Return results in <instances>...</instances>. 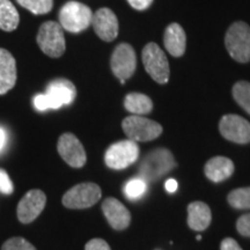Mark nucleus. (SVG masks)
Masks as SVG:
<instances>
[{
  "label": "nucleus",
  "instance_id": "obj_1",
  "mask_svg": "<svg viewBox=\"0 0 250 250\" xmlns=\"http://www.w3.org/2000/svg\"><path fill=\"white\" fill-rule=\"evenodd\" d=\"M176 167L174 155L167 148H155L145 155L139 165V176L146 182H154Z\"/></svg>",
  "mask_w": 250,
  "mask_h": 250
},
{
  "label": "nucleus",
  "instance_id": "obj_2",
  "mask_svg": "<svg viewBox=\"0 0 250 250\" xmlns=\"http://www.w3.org/2000/svg\"><path fill=\"white\" fill-rule=\"evenodd\" d=\"M225 45L228 54L239 62H250V27L245 22H235L228 28Z\"/></svg>",
  "mask_w": 250,
  "mask_h": 250
},
{
  "label": "nucleus",
  "instance_id": "obj_3",
  "mask_svg": "<svg viewBox=\"0 0 250 250\" xmlns=\"http://www.w3.org/2000/svg\"><path fill=\"white\" fill-rule=\"evenodd\" d=\"M93 20V12L88 6L78 1H68L59 12V24L70 33L86 30Z\"/></svg>",
  "mask_w": 250,
  "mask_h": 250
},
{
  "label": "nucleus",
  "instance_id": "obj_4",
  "mask_svg": "<svg viewBox=\"0 0 250 250\" xmlns=\"http://www.w3.org/2000/svg\"><path fill=\"white\" fill-rule=\"evenodd\" d=\"M36 41L41 50L51 58L61 57L66 49L64 29L55 21H46L40 27Z\"/></svg>",
  "mask_w": 250,
  "mask_h": 250
},
{
  "label": "nucleus",
  "instance_id": "obj_5",
  "mask_svg": "<svg viewBox=\"0 0 250 250\" xmlns=\"http://www.w3.org/2000/svg\"><path fill=\"white\" fill-rule=\"evenodd\" d=\"M143 62L145 70L153 80L165 85L170 76L169 62L165 52L155 43H148L143 50Z\"/></svg>",
  "mask_w": 250,
  "mask_h": 250
},
{
  "label": "nucleus",
  "instance_id": "obj_6",
  "mask_svg": "<svg viewBox=\"0 0 250 250\" xmlns=\"http://www.w3.org/2000/svg\"><path fill=\"white\" fill-rule=\"evenodd\" d=\"M102 192L98 184L80 183L71 188L62 196V205L72 210L88 208L101 199Z\"/></svg>",
  "mask_w": 250,
  "mask_h": 250
},
{
  "label": "nucleus",
  "instance_id": "obj_7",
  "mask_svg": "<svg viewBox=\"0 0 250 250\" xmlns=\"http://www.w3.org/2000/svg\"><path fill=\"white\" fill-rule=\"evenodd\" d=\"M124 133L133 142H149L162 133V126L158 122L138 115L126 117L122 123Z\"/></svg>",
  "mask_w": 250,
  "mask_h": 250
},
{
  "label": "nucleus",
  "instance_id": "obj_8",
  "mask_svg": "<svg viewBox=\"0 0 250 250\" xmlns=\"http://www.w3.org/2000/svg\"><path fill=\"white\" fill-rule=\"evenodd\" d=\"M139 147L133 140H122L107 149L104 155L105 165L111 169H125L137 161Z\"/></svg>",
  "mask_w": 250,
  "mask_h": 250
},
{
  "label": "nucleus",
  "instance_id": "obj_9",
  "mask_svg": "<svg viewBox=\"0 0 250 250\" xmlns=\"http://www.w3.org/2000/svg\"><path fill=\"white\" fill-rule=\"evenodd\" d=\"M137 65L136 52L132 46L127 43L117 45L111 55L110 66L112 73L121 80V83H125L134 73Z\"/></svg>",
  "mask_w": 250,
  "mask_h": 250
},
{
  "label": "nucleus",
  "instance_id": "obj_10",
  "mask_svg": "<svg viewBox=\"0 0 250 250\" xmlns=\"http://www.w3.org/2000/svg\"><path fill=\"white\" fill-rule=\"evenodd\" d=\"M57 149L59 155L68 166L73 168L83 167L87 161V155L83 144L72 133L62 134L58 140Z\"/></svg>",
  "mask_w": 250,
  "mask_h": 250
},
{
  "label": "nucleus",
  "instance_id": "obj_11",
  "mask_svg": "<svg viewBox=\"0 0 250 250\" xmlns=\"http://www.w3.org/2000/svg\"><path fill=\"white\" fill-rule=\"evenodd\" d=\"M46 204V196L42 190L34 189L28 191L18 204L17 215L20 223H33L44 210Z\"/></svg>",
  "mask_w": 250,
  "mask_h": 250
},
{
  "label": "nucleus",
  "instance_id": "obj_12",
  "mask_svg": "<svg viewBox=\"0 0 250 250\" xmlns=\"http://www.w3.org/2000/svg\"><path fill=\"white\" fill-rule=\"evenodd\" d=\"M221 136L236 144L250 143V123L237 115H226L219 124Z\"/></svg>",
  "mask_w": 250,
  "mask_h": 250
},
{
  "label": "nucleus",
  "instance_id": "obj_13",
  "mask_svg": "<svg viewBox=\"0 0 250 250\" xmlns=\"http://www.w3.org/2000/svg\"><path fill=\"white\" fill-rule=\"evenodd\" d=\"M51 109H59L71 104L77 96L76 86L67 79H56L49 83L45 90Z\"/></svg>",
  "mask_w": 250,
  "mask_h": 250
},
{
  "label": "nucleus",
  "instance_id": "obj_14",
  "mask_svg": "<svg viewBox=\"0 0 250 250\" xmlns=\"http://www.w3.org/2000/svg\"><path fill=\"white\" fill-rule=\"evenodd\" d=\"M92 24L96 35L104 42H111L118 35V20L111 9L100 8L93 14Z\"/></svg>",
  "mask_w": 250,
  "mask_h": 250
},
{
  "label": "nucleus",
  "instance_id": "obj_15",
  "mask_svg": "<svg viewBox=\"0 0 250 250\" xmlns=\"http://www.w3.org/2000/svg\"><path fill=\"white\" fill-rule=\"evenodd\" d=\"M102 211L110 226L116 230H123L129 227L131 214L129 210L116 198H107L102 204Z\"/></svg>",
  "mask_w": 250,
  "mask_h": 250
},
{
  "label": "nucleus",
  "instance_id": "obj_16",
  "mask_svg": "<svg viewBox=\"0 0 250 250\" xmlns=\"http://www.w3.org/2000/svg\"><path fill=\"white\" fill-rule=\"evenodd\" d=\"M17 73V62L13 55L0 48V95H4L15 86Z\"/></svg>",
  "mask_w": 250,
  "mask_h": 250
},
{
  "label": "nucleus",
  "instance_id": "obj_17",
  "mask_svg": "<svg viewBox=\"0 0 250 250\" xmlns=\"http://www.w3.org/2000/svg\"><path fill=\"white\" fill-rule=\"evenodd\" d=\"M165 48L173 57H181L187 48V36L179 23H171L167 27L164 36Z\"/></svg>",
  "mask_w": 250,
  "mask_h": 250
},
{
  "label": "nucleus",
  "instance_id": "obj_18",
  "mask_svg": "<svg viewBox=\"0 0 250 250\" xmlns=\"http://www.w3.org/2000/svg\"><path fill=\"white\" fill-rule=\"evenodd\" d=\"M205 175L212 182H223L234 173V164L225 156H214L206 162Z\"/></svg>",
  "mask_w": 250,
  "mask_h": 250
},
{
  "label": "nucleus",
  "instance_id": "obj_19",
  "mask_svg": "<svg viewBox=\"0 0 250 250\" xmlns=\"http://www.w3.org/2000/svg\"><path fill=\"white\" fill-rule=\"evenodd\" d=\"M211 210L205 203L193 202L188 206V225L197 232H202L210 226L211 224Z\"/></svg>",
  "mask_w": 250,
  "mask_h": 250
},
{
  "label": "nucleus",
  "instance_id": "obj_20",
  "mask_svg": "<svg viewBox=\"0 0 250 250\" xmlns=\"http://www.w3.org/2000/svg\"><path fill=\"white\" fill-rule=\"evenodd\" d=\"M124 107L131 114L142 116L152 111L153 102L145 94L130 93L125 96Z\"/></svg>",
  "mask_w": 250,
  "mask_h": 250
},
{
  "label": "nucleus",
  "instance_id": "obj_21",
  "mask_svg": "<svg viewBox=\"0 0 250 250\" xmlns=\"http://www.w3.org/2000/svg\"><path fill=\"white\" fill-rule=\"evenodd\" d=\"M20 22L19 12L9 0H0V29L13 31Z\"/></svg>",
  "mask_w": 250,
  "mask_h": 250
},
{
  "label": "nucleus",
  "instance_id": "obj_22",
  "mask_svg": "<svg viewBox=\"0 0 250 250\" xmlns=\"http://www.w3.org/2000/svg\"><path fill=\"white\" fill-rule=\"evenodd\" d=\"M233 98L250 115V83L239 81L233 87Z\"/></svg>",
  "mask_w": 250,
  "mask_h": 250
},
{
  "label": "nucleus",
  "instance_id": "obj_23",
  "mask_svg": "<svg viewBox=\"0 0 250 250\" xmlns=\"http://www.w3.org/2000/svg\"><path fill=\"white\" fill-rule=\"evenodd\" d=\"M228 203L235 208L246 210L250 208V187L233 190L228 195Z\"/></svg>",
  "mask_w": 250,
  "mask_h": 250
},
{
  "label": "nucleus",
  "instance_id": "obj_24",
  "mask_svg": "<svg viewBox=\"0 0 250 250\" xmlns=\"http://www.w3.org/2000/svg\"><path fill=\"white\" fill-rule=\"evenodd\" d=\"M146 190H147V184H146V181L140 176L131 179L124 187L125 196H126V198L131 199V201L143 197L145 195Z\"/></svg>",
  "mask_w": 250,
  "mask_h": 250
},
{
  "label": "nucleus",
  "instance_id": "obj_25",
  "mask_svg": "<svg viewBox=\"0 0 250 250\" xmlns=\"http://www.w3.org/2000/svg\"><path fill=\"white\" fill-rule=\"evenodd\" d=\"M17 1L19 5L36 15L49 13L54 6V0H17Z\"/></svg>",
  "mask_w": 250,
  "mask_h": 250
},
{
  "label": "nucleus",
  "instance_id": "obj_26",
  "mask_svg": "<svg viewBox=\"0 0 250 250\" xmlns=\"http://www.w3.org/2000/svg\"><path fill=\"white\" fill-rule=\"evenodd\" d=\"M1 250H36V248L23 237H12L2 245Z\"/></svg>",
  "mask_w": 250,
  "mask_h": 250
},
{
  "label": "nucleus",
  "instance_id": "obj_27",
  "mask_svg": "<svg viewBox=\"0 0 250 250\" xmlns=\"http://www.w3.org/2000/svg\"><path fill=\"white\" fill-rule=\"evenodd\" d=\"M14 188L8 174L4 169H0V192L4 195H11L13 192Z\"/></svg>",
  "mask_w": 250,
  "mask_h": 250
},
{
  "label": "nucleus",
  "instance_id": "obj_28",
  "mask_svg": "<svg viewBox=\"0 0 250 250\" xmlns=\"http://www.w3.org/2000/svg\"><path fill=\"white\" fill-rule=\"evenodd\" d=\"M237 232L241 235L250 237V213L242 215L236 223Z\"/></svg>",
  "mask_w": 250,
  "mask_h": 250
},
{
  "label": "nucleus",
  "instance_id": "obj_29",
  "mask_svg": "<svg viewBox=\"0 0 250 250\" xmlns=\"http://www.w3.org/2000/svg\"><path fill=\"white\" fill-rule=\"evenodd\" d=\"M34 105L39 111H45L51 109V105H50V101L46 96V94H39L34 98Z\"/></svg>",
  "mask_w": 250,
  "mask_h": 250
},
{
  "label": "nucleus",
  "instance_id": "obj_30",
  "mask_svg": "<svg viewBox=\"0 0 250 250\" xmlns=\"http://www.w3.org/2000/svg\"><path fill=\"white\" fill-rule=\"evenodd\" d=\"M85 250H111V249L104 240L93 239L87 242V245L85 246Z\"/></svg>",
  "mask_w": 250,
  "mask_h": 250
},
{
  "label": "nucleus",
  "instance_id": "obj_31",
  "mask_svg": "<svg viewBox=\"0 0 250 250\" xmlns=\"http://www.w3.org/2000/svg\"><path fill=\"white\" fill-rule=\"evenodd\" d=\"M221 250H242L241 247L239 246L234 239H230V237H227V239H224L223 242H221Z\"/></svg>",
  "mask_w": 250,
  "mask_h": 250
},
{
  "label": "nucleus",
  "instance_id": "obj_32",
  "mask_svg": "<svg viewBox=\"0 0 250 250\" xmlns=\"http://www.w3.org/2000/svg\"><path fill=\"white\" fill-rule=\"evenodd\" d=\"M127 2L132 6L134 9H138V11H144V9L148 8L153 0H127Z\"/></svg>",
  "mask_w": 250,
  "mask_h": 250
},
{
  "label": "nucleus",
  "instance_id": "obj_33",
  "mask_svg": "<svg viewBox=\"0 0 250 250\" xmlns=\"http://www.w3.org/2000/svg\"><path fill=\"white\" fill-rule=\"evenodd\" d=\"M177 188H179V183L176 182V180L169 179L167 182H166V190H167L169 193H173L176 191Z\"/></svg>",
  "mask_w": 250,
  "mask_h": 250
},
{
  "label": "nucleus",
  "instance_id": "obj_34",
  "mask_svg": "<svg viewBox=\"0 0 250 250\" xmlns=\"http://www.w3.org/2000/svg\"><path fill=\"white\" fill-rule=\"evenodd\" d=\"M6 142H7V133L2 127H0V152L5 147Z\"/></svg>",
  "mask_w": 250,
  "mask_h": 250
}]
</instances>
